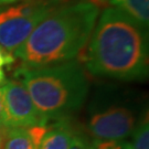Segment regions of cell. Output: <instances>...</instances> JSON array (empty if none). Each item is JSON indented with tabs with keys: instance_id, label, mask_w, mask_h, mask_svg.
<instances>
[{
	"instance_id": "1",
	"label": "cell",
	"mask_w": 149,
	"mask_h": 149,
	"mask_svg": "<svg viewBox=\"0 0 149 149\" xmlns=\"http://www.w3.org/2000/svg\"><path fill=\"white\" fill-rule=\"evenodd\" d=\"M86 55L91 74L141 80L148 74L147 28L125 11L108 7L93 29Z\"/></svg>"
},
{
	"instance_id": "2",
	"label": "cell",
	"mask_w": 149,
	"mask_h": 149,
	"mask_svg": "<svg viewBox=\"0 0 149 149\" xmlns=\"http://www.w3.org/2000/svg\"><path fill=\"white\" fill-rule=\"evenodd\" d=\"M100 8L93 1L61 3L12 54L24 69L73 61L92 36Z\"/></svg>"
},
{
	"instance_id": "3",
	"label": "cell",
	"mask_w": 149,
	"mask_h": 149,
	"mask_svg": "<svg viewBox=\"0 0 149 149\" xmlns=\"http://www.w3.org/2000/svg\"><path fill=\"white\" fill-rule=\"evenodd\" d=\"M16 76L21 79L34 105L48 120L77 111L88 92L84 70L74 60L37 69L20 68Z\"/></svg>"
},
{
	"instance_id": "4",
	"label": "cell",
	"mask_w": 149,
	"mask_h": 149,
	"mask_svg": "<svg viewBox=\"0 0 149 149\" xmlns=\"http://www.w3.org/2000/svg\"><path fill=\"white\" fill-rule=\"evenodd\" d=\"M60 0H28L17 5L0 6V45L13 52L27 40Z\"/></svg>"
},
{
	"instance_id": "5",
	"label": "cell",
	"mask_w": 149,
	"mask_h": 149,
	"mask_svg": "<svg viewBox=\"0 0 149 149\" xmlns=\"http://www.w3.org/2000/svg\"><path fill=\"white\" fill-rule=\"evenodd\" d=\"M7 129L48 125V119L39 112L21 81H7L0 87Z\"/></svg>"
},
{
	"instance_id": "6",
	"label": "cell",
	"mask_w": 149,
	"mask_h": 149,
	"mask_svg": "<svg viewBox=\"0 0 149 149\" xmlns=\"http://www.w3.org/2000/svg\"><path fill=\"white\" fill-rule=\"evenodd\" d=\"M91 135L98 140H124L136 127L135 117L124 107H113L97 113L88 122Z\"/></svg>"
},
{
	"instance_id": "7",
	"label": "cell",
	"mask_w": 149,
	"mask_h": 149,
	"mask_svg": "<svg viewBox=\"0 0 149 149\" xmlns=\"http://www.w3.org/2000/svg\"><path fill=\"white\" fill-rule=\"evenodd\" d=\"M48 128V125L8 128L3 135V149H38Z\"/></svg>"
},
{
	"instance_id": "8",
	"label": "cell",
	"mask_w": 149,
	"mask_h": 149,
	"mask_svg": "<svg viewBox=\"0 0 149 149\" xmlns=\"http://www.w3.org/2000/svg\"><path fill=\"white\" fill-rule=\"evenodd\" d=\"M75 134L64 120L49 126L38 149H69Z\"/></svg>"
},
{
	"instance_id": "9",
	"label": "cell",
	"mask_w": 149,
	"mask_h": 149,
	"mask_svg": "<svg viewBox=\"0 0 149 149\" xmlns=\"http://www.w3.org/2000/svg\"><path fill=\"white\" fill-rule=\"evenodd\" d=\"M113 7L125 11L144 27L148 28L149 0H111Z\"/></svg>"
},
{
	"instance_id": "10",
	"label": "cell",
	"mask_w": 149,
	"mask_h": 149,
	"mask_svg": "<svg viewBox=\"0 0 149 149\" xmlns=\"http://www.w3.org/2000/svg\"><path fill=\"white\" fill-rule=\"evenodd\" d=\"M133 139L127 143L128 149H149V125L146 117L133 130Z\"/></svg>"
},
{
	"instance_id": "11",
	"label": "cell",
	"mask_w": 149,
	"mask_h": 149,
	"mask_svg": "<svg viewBox=\"0 0 149 149\" xmlns=\"http://www.w3.org/2000/svg\"><path fill=\"white\" fill-rule=\"evenodd\" d=\"M90 149H128L125 140H98L90 144Z\"/></svg>"
},
{
	"instance_id": "12",
	"label": "cell",
	"mask_w": 149,
	"mask_h": 149,
	"mask_svg": "<svg viewBox=\"0 0 149 149\" xmlns=\"http://www.w3.org/2000/svg\"><path fill=\"white\" fill-rule=\"evenodd\" d=\"M15 61H16L15 55L10 51L6 50L3 47L0 45V68L5 65H11L12 63H15Z\"/></svg>"
},
{
	"instance_id": "13",
	"label": "cell",
	"mask_w": 149,
	"mask_h": 149,
	"mask_svg": "<svg viewBox=\"0 0 149 149\" xmlns=\"http://www.w3.org/2000/svg\"><path fill=\"white\" fill-rule=\"evenodd\" d=\"M0 128L3 130L7 129V122H6V115H5V109H3V103H2V96L0 93Z\"/></svg>"
},
{
	"instance_id": "14",
	"label": "cell",
	"mask_w": 149,
	"mask_h": 149,
	"mask_svg": "<svg viewBox=\"0 0 149 149\" xmlns=\"http://www.w3.org/2000/svg\"><path fill=\"white\" fill-rule=\"evenodd\" d=\"M6 82H7V77H6L5 72L0 69V87L3 85Z\"/></svg>"
},
{
	"instance_id": "15",
	"label": "cell",
	"mask_w": 149,
	"mask_h": 149,
	"mask_svg": "<svg viewBox=\"0 0 149 149\" xmlns=\"http://www.w3.org/2000/svg\"><path fill=\"white\" fill-rule=\"evenodd\" d=\"M18 1H22V0H0V6L1 5H10V3H16Z\"/></svg>"
},
{
	"instance_id": "16",
	"label": "cell",
	"mask_w": 149,
	"mask_h": 149,
	"mask_svg": "<svg viewBox=\"0 0 149 149\" xmlns=\"http://www.w3.org/2000/svg\"><path fill=\"white\" fill-rule=\"evenodd\" d=\"M2 143H3V130L0 128V149H2Z\"/></svg>"
}]
</instances>
